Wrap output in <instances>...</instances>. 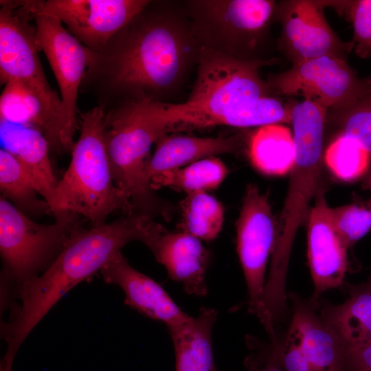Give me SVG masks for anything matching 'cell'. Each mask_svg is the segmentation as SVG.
I'll return each instance as SVG.
<instances>
[{"label": "cell", "instance_id": "836d02e7", "mask_svg": "<svg viewBox=\"0 0 371 371\" xmlns=\"http://www.w3.org/2000/svg\"><path fill=\"white\" fill-rule=\"evenodd\" d=\"M363 186L365 189L368 190L371 192V173H370L364 180L363 183ZM369 202L371 203V199L369 201Z\"/></svg>", "mask_w": 371, "mask_h": 371}, {"label": "cell", "instance_id": "5bb4252c", "mask_svg": "<svg viewBox=\"0 0 371 371\" xmlns=\"http://www.w3.org/2000/svg\"><path fill=\"white\" fill-rule=\"evenodd\" d=\"M306 219L308 262L315 287L309 302L316 308L324 291L343 286L348 249L334 227L324 190L315 198Z\"/></svg>", "mask_w": 371, "mask_h": 371}, {"label": "cell", "instance_id": "4dcf8cb0", "mask_svg": "<svg viewBox=\"0 0 371 371\" xmlns=\"http://www.w3.org/2000/svg\"><path fill=\"white\" fill-rule=\"evenodd\" d=\"M276 358L284 371H312L295 332L289 327L284 340L264 350Z\"/></svg>", "mask_w": 371, "mask_h": 371}, {"label": "cell", "instance_id": "ac0fdd59", "mask_svg": "<svg viewBox=\"0 0 371 371\" xmlns=\"http://www.w3.org/2000/svg\"><path fill=\"white\" fill-rule=\"evenodd\" d=\"M155 144L144 171V179L150 186V179L162 172L236 152L240 146V139L236 135L201 137L166 134Z\"/></svg>", "mask_w": 371, "mask_h": 371}, {"label": "cell", "instance_id": "9c48e42d", "mask_svg": "<svg viewBox=\"0 0 371 371\" xmlns=\"http://www.w3.org/2000/svg\"><path fill=\"white\" fill-rule=\"evenodd\" d=\"M236 250L247 289L248 310L256 315L271 342L278 340L274 320L264 303L265 273L277 237V221L267 195L247 185L236 223Z\"/></svg>", "mask_w": 371, "mask_h": 371}, {"label": "cell", "instance_id": "7c38bea8", "mask_svg": "<svg viewBox=\"0 0 371 371\" xmlns=\"http://www.w3.org/2000/svg\"><path fill=\"white\" fill-rule=\"evenodd\" d=\"M324 1L291 0L276 3L274 18L282 25L280 49L295 65L323 56L346 59L354 49L333 32L324 14Z\"/></svg>", "mask_w": 371, "mask_h": 371}, {"label": "cell", "instance_id": "e0dca14e", "mask_svg": "<svg viewBox=\"0 0 371 371\" xmlns=\"http://www.w3.org/2000/svg\"><path fill=\"white\" fill-rule=\"evenodd\" d=\"M290 328L295 332L312 371H345L343 344L310 302L294 293Z\"/></svg>", "mask_w": 371, "mask_h": 371}, {"label": "cell", "instance_id": "e575fe53", "mask_svg": "<svg viewBox=\"0 0 371 371\" xmlns=\"http://www.w3.org/2000/svg\"></svg>", "mask_w": 371, "mask_h": 371}, {"label": "cell", "instance_id": "9a60e30c", "mask_svg": "<svg viewBox=\"0 0 371 371\" xmlns=\"http://www.w3.org/2000/svg\"><path fill=\"white\" fill-rule=\"evenodd\" d=\"M100 272L106 282L120 287L125 295V304L144 316L161 322L168 328L190 317L159 284L131 267L122 252Z\"/></svg>", "mask_w": 371, "mask_h": 371}, {"label": "cell", "instance_id": "d6986e66", "mask_svg": "<svg viewBox=\"0 0 371 371\" xmlns=\"http://www.w3.org/2000/svg\"><path fill=\"white\" fill-rule=\"evenodd\" d=\"M3 149L14 155L30 175L37 190L49 205L58 181L49 157V144L38 129L0 120Z\"/></svg>", "mask_w": 371, "mask_h": 371}, {"label": "cell", "instance_id": "8fae6325", "mask_svg": "<svg viewBox=\"0 0 371 371\" xmlns=\"http://www.w3.org/2000/svg\"><path fill=\"white\" fill-rule=\"evenodd\" d=\"M150 0H23L31 17L45 14L58 19L91 52L106 43Z\"/></svg>", "mask_w": 371, "mask_h": 371}, {"label": "cell", "instance_id": "d6a6232c", "mask_svg": "<svg viewBox=\"0 0 371 371\" xmlns=\"http://www.w3.org/2000/svg\"><path fill=\"white\" fill-rule=\"evenodd\" d=\"M255 357L250 360L253 371H284L276 358L264 350Z\"/></svg>", "mask_w": 371, "mask_h": 371}, {"label": "cell", "instance_id": "7402d4cb", "mask_svg": "<svg viewBox=\"0 0 371 371\" xmlns=\"http://www.w3.org/2000/svg\"><path fill=\"white\" fill-rule=\"evenodd\" d=\"M247 149L252 166L267 175H284L295 163L293 135L282 124L258 127L250 135Z\"/></svg>", "mask_w": 371, "mask_h": 371}, {"label": "cell", "instance_id": "2e32d148", "mask_svg": "<svg viewBox=\"0 0 371 371\" xmlns=\"http://www.w3.org/2000/svg\"><path fill=\"white\" fill-rule=\"evenodd\" d=\"M150 250L168 276L181 283L187 293L207 295L205 277L210 252L202 240L181 231L170 232L166 229Z\"/></svg>", "mask_w": 371, "mask_h": 371}, {"label": "cell", "instance_id": "ba28073f", "mask_svg": "<svg viewBox=\"0 0 371 371\" xmlns=\"http://www.w3.org/2000/svg\"><path fill=\"white\" fill-rule=\"evenodd\" d=\"M82 227L80 216L73 214L51 225L37 223L1 196L0 251L10 285L14 283L15 289L38 276Z\"/></svg>", "mask_w": 371, "mask_h": 371}, {"label": "cell", "instance_id": "83f0119b", "mask_svg": "<svg viewBox=\"0 0 371 371\" xmlns=\"http://www.w3.org/2000/svg\"><path fill=\"white\" fill-rule=\"evenodd\" d=\"M324 4L350 21L354 30L352 41L356 54L361 58H370L371 0L324 1Z\"/></svg>", "mask_w": 371, "mask_h": 371}, {"label": "cell", "instance_id": "4fadbf2b", "mask_svg": "<svg viewBox=\"0 0 371 371\" xmlns=\"http://www.w3.org/2000/svg\"><path fill=\"white\" fill-rule=\"evenodd\" d=\"M32 18L36 45L45 55L56 78L67 130L74 139L79 129L77 99L89 65V51L58 19L40 14Z\"/></svg>", "mask_w": 371, "mask_h": 371}, {"label": "cell", "instance_id": "52a82bcc", "mask_svg": "<svg viewBox=\"0 0 371 371\" xmlns=\"http://www.w3.org/2000/svg\"><path fill=\"white\" fill-rule=\"evenodd\" d=\"M183 3L201 48L239 60H265L258 54L274 18L275 1L188 0Z\"/></svg>", "mask_w": 371, "mask_h": 371}, {"label": "cell", "instance_id": "8992f818", "mask_svg": "<svg viewBox=\"0 0 371 371\" xmlns=\"http://www.w3.org/2000/svg\"><path fill=\"white\" fill-rule=\"evenodd\" d=\"M0 82H18L42 102L51 128L50 151L71 153L74 139L69 134L62 100L50 86L40 61L33 19L17 1H0Z\"/></svg>", "mask_w": 371, "mask_h": 371}, {"label": "cell", "instance_id": "cb8c5ba5", "mask_svg": "<svg viewBox=\"0 0 371 371\" xmlns=\"http://www.w3.org/2000/svg\"><path fill=\"white\" fill-rule=\"evenodd\" d=\"M0 189L1 196L26 215L50 212L48 203L38 198L39 193L30 175L3 148L0 150Z\"/></svg>", "mask_w": 371, "mask_h": 371}, {"label": "cell", "instance_id": "603a6c76", "mask_svg": "<svg viewBox=\"0 0 371 371\" xmlns=\"http://www.w3.org/2000/svg\"><path fill=\"white\" fill-rule=\"evenodd\" d=\"M227 173V168L223 161L216 157H211L162 172L150 179V185L154 190L167 187L186 195L207 192L217 188Z\"/></svg>", "mask_w": 371, "mask_h": 371}, {"label": "cell", "instance_id": "4316f807", "mask_svg": "<svg viewBox=\"0 0 371 371\" xmlns=\"http://www.w3.org/2000/svg\"><path fill=\"white\" fill-rule=\"evenodd\" d=\"M371 154L355 138L338 135L324 153V161L339 179L352 182L367 173Z\"/></svg>", "mask_w": 371, "mask_h": 371}, {"label": "cell", "instance_id": "3957f363", "mask_svg": "<svg viewBox=\"0 0 371 371\" xmlns=\"http://www.w3.org/2000/svg\"><path fill=\"white\" fill-rule=\"evenodd\" d=\"M273 63V59L243 60L201 48L197 77L188 100L155 102V115L166 134L229 126L235 111L274 95L259 73L261 67Z\"/></svg>", "mask_w": 371, "mask_h": 371}, {"label": "cell", "instance_id": "30bf717a", "mask_svg": "<svg viewBox=\"0 0 371 371\" xmlns=\"http://www.w3.org/2000/svg\"><path fill=\"white\" fill-rule=\"evenodd\" d=\"M267 81L273 94L317 99L333 111L350 106L371 91L370 78L358 77L346 59L333 56L293 65Z\"/></svg>", "mask_w": 371, "mask_h": 371}, {"label": "cell", "instance_id": "44dd1931", "mask_svg": "<svg viewBox=\"0 0 371 371\" xmlns=\"http://www.w3.org/2000/svg\"><path fill=\"white\" fill-rule=\"evenodd\" d=\"M217 314L214 308L202 307L197 317L168 328L173 343L176 371H218L212 341Z\"/></svg>", "mask_w": 371, "mask_h": 371}, {"label": "cell", "instance_id": "277c9868", "mask_svg": "<svg viewBox=\"0 0 371 371\" xmlns=\"http://www.w3.org/2000/svg\"><path fill=\"white\" fill-rule=\"evenodd\" d=\"M104 115L98 106L79 112L80 135L49 205L55 218L73 214L91 222L92 227H99L114 212L136 213L113 179L103 137Z\"/></svg>", "mask_w": 371, "mask_h": 371}, {"label": "cell", "instance_id": "7a4b0ae2", "mask_svg": "<svg viewBox=\"0 0 371 371\" xmlns=\"http://www.w3.org/2000/svg\"><path fill=\"white\" fill-rule=\"evenodd\" d=\"M164 229L141 213L89 229L80 228L41 276L14 289L21 304L2 330L7 349L1 364L12 367L28 335L72 288L100 271L126 244L138 240L148 247Z\"/></svg>", "mask_w": 371, "mask_h": 371}, {"label": "cell", "instance_id": "5b68a950", "mask_svg": "<svg viewBox=\"0 0 371 371\" xmlns=\"http://www.w3.org/2000/svg\"><path fill=\"white\" fill-rule=\"evenodd\" d=\"M163 135L147 100L125 102L105 112L103 137L115 186L142 214L168 218L170 207L144 179L151 147Z\"/></svg>", "mask_w": 371, "mask_h": 371}, {"label": "cell", "instance_id": "d4e9b609", "mask_svg": "<svg viewBox=\"0 0 371 371\" xmlns=\"http://www.w3.org/2000/svg\"><path fill=\"white\" fill-rule=\"evenodd\" d=\"M180 231L202 241H212L220 234L224 223V208L208 192L187 194L180 203Z\"/></svg>", "mask_w": 371, "mask_h": 371}, {"label": "cell", "instance_id": "1f68e13d", "mask_svg": "<svg viewBox=\"0 0 371 371\" xmlns=\"http://www.w3.org/2000/svg\"><path fill=\"white\" fill-rule=\"evenodd\" d=\"M345 371H371V344L345 350Z\"/></svg>", "mask_w": 371, "mask_h": 371}, {"label": "cell", "instance_id": "484cf974", "mask_svg": "<svg viewBox=\"0 0 371 371\" xmlns=\"http://www.w3.org/2000/svg\"><path fill=\"white\" fill-rule=\"evenodd\" d=\"M0 120L36 128L49 144L51 128L44 106L33 92L18 82L4 85L0 97Z\"/></svg>", "mask_w": 371, "mask_h": 371}, {"label": "cell", "instance_id": "f546056e", "mask_svg": "<svg viewBox=\"0 0 371 371\" xmlns=\"http://www.w3.org/2000/svg\"><path fill=\"white\" fill-rule=\"evenodd\" d=\"M331 113L341 133L357 139L371 154V91L350 106Z\"/></svg>", "mask_w": 371, "mask_h": 371}, {"label": "cell", "instance_id": "6da1fadb", "mask_svg": "<svg viewBox=\"0 0 371 371\" xmlns=\"http://www.w3.org/2000/svg\"><path fill=\"white\" fill-rule=\"evenodd\" d=\"M200 51L183 3L150 1L100 50L89 51L80 93L104 112L128 101L168 102Z\"/></svg>", "mask_w": 371, "mask_h": 371}, {"label": "cell", "instance_id": "f1b7e54d", "mask_svg": "<svg viewBox=\"0 0 371 371\" xmlns=\"http://www.w3.org/2000/svg\"><path fill=\"white\" fill-rule=\"evenodd\" d=\"M331 218L341 240L349 249L371 230V203L330 207Z\"/></svg>", "mask_w": 371, "mask_h": 371}, {"label": "cell", "instance_id": "ffe728a7", "mask_svg": "<svg viewBox=\"0 0 371 371\" xmlns=\"http://www.w3.org/2000/svg\"><path fill=\"white\" fill-rule=\"evenodd\" d=\"M346 287V300L337 305L322 303L319 315L348 350L371 344V278Z\"/></svg>", "mask_w": 371, "mask_h": 371}]
</instances>
